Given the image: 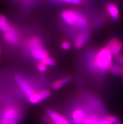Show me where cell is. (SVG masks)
I'll return each instance as SVG.
<instances>
[{"label":"cell","mask_w":123,"mask_h":124,"mask_svg":"<svg viewBox=\"0 0 123 124\" xmlns=\"http://www.w3.org/2000/svg\"><path fill=\"white\" fill-rule=\"evenodd\" d=\"M41 62L42 63H43L44 64H45L47 66H53L56 64V62H55V59L50 58L49 57H48L47 58H45L44 59L42 60Z\"/></svg>","instance_id":"obj_16"},{"label":"cell","mask_w":123,"mask_h":124,"mask_svg":"<svg viewBox=\"0 0 123 124\" xmlns=\"http://www.w3.org/2000/svg\"><path fill=\"white\" fill-rule=\"evenodd\" d=\"M115 58L116 61L118 62V64L119 65H121V66L123 67V56L121 54H117L116 55H115Z\"/></svg>","instance_id":"obj_20"},{"label":"cell","mask_w":123,"mask_h":124,"mask_svg":"<svg viewBox=\"0 0 123 124\" xmlns=\"http://www.w3.org/2000/svg\"><path fill=\"white\" fill-rule=\"evenodd\" d=\"M106 47L112 53V55L115 56L118 54L122 50L123 47V44L121 41L116 38H113L109 41Z\"/></svg>","instance_id":"obj_6"},{"label":"cell","mask_w":123,"mask_h":124,"mask_svg":"<svg viewBox=\"0 0 123 124\" xmlns=\"http://www.w3.org/2000/svg\"><path fill=\"white\" fill-rule=\"evenodd\" d=\"M112 53L106 47L99 50L94 62L95 68L102 72L109 70L112 64Z\"/></svg>","instance_id":"obj_1"},{"label":"cell","mask_w":123,"mask_h":124,"mask_svg":"<svg viewBox=\"0 0 123 124\" xmlns=\"http://www.w3.org/2000/svg\"><path fill=\"white\" fill-rule=\"evenodd\" d=\"M89 39V33L86 31H82L77 35L75 40V46L77 49H80L84 46Z\"/></svg>","instance_id":"obj_11"},{"label":"cell","mask_w":123,"mask_h":124,"mask_svg":"<svg viewBox=\"0 0 123 124\" xmlns=\"http://www.w3.org/2000/svg\"><path fill=\"white\" fill-rule=\"evenodd\" d=\"M113 124H121L120 120L116 116H113Z\"/></svg>","instance_id":"obj_21"},{"label":"cell","mask_w":123,"mask_h":124,"mask_svg":"<svg viewBox=\"0 0 123 124\" xmlns=\"http://www.w3.org/2000/svg\"><path fill=\"white\" fill-rule=\"evenodd\" d=\"M11 25L9 23L8 18L3 15H0V31L5 33L11 28Z\"/></svg>","instance_id":"obj_14"},{"label":"cell","mask_w":123,"mask_h":124,"mask_svg":"<svg viewBox=\"0 0 123 124\" xmlns=\"http://www.w3.org/2000/svg\"><path fill=\"white\" fill-rule=\"evenodd\" d=\"M101 124H109L107 121L106 118H103L101 119Z\"/></svg>","instance_id":"obj_22"},{"label":"cell","mask_w":123,"mask_h":124,"mask_svg":"<svg viewBox=\"0 0 123 124\" xmlns=\"http://www.w3.org/2000/svg\"><path fill=\"white\" fill-rule=\"evenodd\" d=\"M109 71H110L111 74H113V75H123V67L119 64L112 63L111 68L109 69Z\"/></svg>","instance_id":"obj_15"},{"label":"cell","mask_w":123,"mask_h":124,"mask_svg":"<svg viewBox=\"0 0 123 124\" xmlns=\"http://www.w3.org/2000/svg\"><path fill=\"white\" fill-rule=\"evenodd\" d=\"M50 95V90H44L31 95L30 97H28V100L31 104H37L47 98Z\"/></svg>","instance_id":"obj_8"},{"label":"cell","mask_w":123,"mask_h":124,"mask_svg":"<svg viewBox=\"0 0 123 124\" xmlns=\"http://www.w3.org/2000/svg\"><path fill=\"white\" fill-rule=\"evenodd\" d=\"M14 78H15V80L18 85H19V86L20 87L21 89L23 91L24 93L28 97H30L31 95L34 94L35 91L32 87L26 81L24 80L20 76L16 74L14 76Z\"/></svg>","instance_id":"obj_7"},{"label":"cell","mask_w":123,"mask_h":124,"mask_svg":"<svg viewBox=\"0 0 123 124\" xmlns=\"http://www.w3.org/2000/svg\"><path fill=\"white\" fill-rule=\"evenodd\" d=\"M46 113L53 122V124H70L68 120L57 112H54L51 109H47Z\"/></svg>","instance_id":"obj_9"},{"label":"cell","mask_w":123,"mask_h":124,"mask_svg":"<svg viewBox=\"0 0 123 124\" xmlns=\"http://www.w3.org/2000/svg\"><path fill=\"white\" fill-rule=\"evenodd\" d=\"M28 49H30V55L36 61H42L48 57L49 53L42 44V41L38 37L30 38L27 43Z\"/></svg>","instance_id":"obj_2"},{"label":"cell","mask_w":123,"mask_h":124,"mask_svg":"<svg viewBox=\"0 0 123 124\" xmlns=\"http://www.w3.org/2000/svg\"><path fill=\"white\" fill-rule=\"evenodd\" d=\"M3 33V39L6 43L11 46H16L18 44L20 40V33L14 26L11 25V28L8 31Z\"/></svg>","instance_id":"obj_4"},{"label":"cell","mask_w":123,"mask_h":124,"mask_svg":"<svg viewBox=\"0 0 123 124\" xmlns=\"http://www.w3.org/2000/svg\"><path fill=\"white\" fill-rule=\"evenodd\" d=\"M106 9L114 21L117 22V21L119 20V19H120L119 11L118 8L115 4L112 3H108V5H106Z\"/></svg>","instance_id":"obj_10"},{"label":"cell","mask_w":123,"mask_h":124,"mask_svg":"<svg viewBox=\"0 0 123 124\" xmlns=\"http://www.w3.org/2000/svg\"><path fill=\"white\" fill-rule=\"evenodd\" d=\"M20 117V111L18 108L8 106L0 113V124H18Z\"/></svg>","instance_id":"obj_3"},{"label":"cell","mask_w":123,"mask_h":124,"mask_svg":"<svg viewBox=\"0 0 123 124\" xmlns=\"http://www.w3.org/2000/svg\"><path fill=\"white\" fill-rule=\"evenodd\" d=\"M37 69L40 72H44L47 71V66L41 62L37 65Z\"/></svg>","instance_id":"obj_18"},{"label":"cell","mask_w":123,"mask_h":124,"mask_svg":"<svg viewBox=\"0 0 123 124\" xmlns=\"http://www.w3.org/2000/svg\"><path fill=\"white\" fill-rule=\"evenodd\" d=\"M71 80V78L69 76H67V77L63 78L60 79H58L57 81H55L51 84V88L52 89L54 90H57L60 88H61L62 87H63L64 85H67L70 81Z\"/></svg>","instance_id":"obj_13"},{"label":"cell","mask_w":123,"mask_h":124,"mask_svg":"<svg viewBox=\"0 0 123 124\" xmlns=\"http://www.w3.org/2000/svg\"><path fill=\"white\" fill-rule=\"evenodd\" d=\"M62 3H67L73 5H80L82 3V0H58Z\"/></svg>","instance_id":"obj_17"},{"label":"cell","mask_w":123,"mask_h":124,"mask_svg":"<svg viewBox=\"0 0 123 124\" xmlns=\"http://www.w3.org/2000/svg\"><path fill=\"white\" fill-rule=\"evenodd\" d=\"M61 47L64 50H68L71 48V44L67 41H64L61 44Z\"/></svg>","instance_id":"obj_19"},{"label":"cell","mask_w":123,"mask_h":124,"mask_svg":"<svg viewBox=\"0 0 123 124\" xmlns=\"http://www.w3.org/2000/svg\"><path fill=\"white\" fill-rule=\"evenodd\" d=\"M1 53V47H0V54Z\"/></svg>","instance_id":"obj_24"},{"label":"cell","mask_w":123,"mask_h":124,"mask_svg":"<svg viewBox=\"0 0 123 124\" xmlns=\"http://www.w3.org/2000/svg\"><path fill=\"white\" fill-rule=\"evenodd\" d=\"M80 13L72 9H65L60 13L61 18L68 25H74L78 20Z\"/></svg>","instance_id":"obj_5"},{"label":"cell","mask_w":123,"mask_h":124,"mask_svg":"<svg viewBox=\"0 0 123 124\" xmlns=\"http://www.w3.org/2000/svg\"><path fill=\"white\" fill-rule=\"evenodd\" d=\"M20 1L22 2H23V3H27L28 0H20Z\"/></svg>","instance_id":"obj_23"},{"label":"cell","mask_w":123,"mask_h":124,"mask_svg":"<svg viewBox=\"0 0 123 124\" xmlns=\"http://www.w3.org/2000/svg\"><path fill=\"white\" fill-rule=\"evenodd\" d=\"M73 122L75 124H82L85 119V113L81 109H77L72 114Z\"/></svg>","instance_id":"obj_12"}]
</instances>
